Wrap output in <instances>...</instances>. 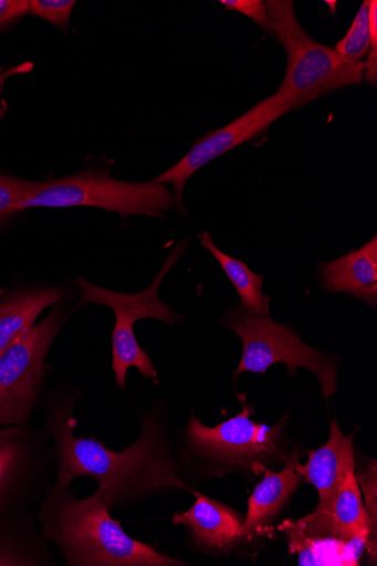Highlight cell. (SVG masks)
<instances>
[{"instance_id": "6da1fadb", "label": "cell", "mask_w": 377, "mask_h": 566, "mask_svg": "<svg viewBox=\"0 0 377 566\" xmlns=\"http://www.w3.org/2000/svg\"><path fill=\"white\" fill-rule=\"evenodd\" d=\"M78 399V392H62L45 407L43 428L55 454L53 484L71 485L77 479H92L97 484L92 495L112 509L174 490L193 493L190 475L170 443L164 413L153 410L145 415L137 441L124 451H115L93 436H76L74 411Z\"/></svg>"}, {"instance_id": "7a4b0ae2", "label": "cell", "mask_w": 377, "mask_h": 566, "mask_svg": "<svg viewBox=\"0 0 377 566\" xmlns=\"http://www.w3.org/2000/svg\"><path fill=\"white\" fill-rule=\"evenodd\" d=\"M112 511L93 495L78 499L72 484H53L42 495L36 521L67 566L188 565L129 536Z\"/></svg>"}, {"instance_id": "3957f363", "label": "cell", "mask_w": 377, "mask_h": 566, "mask_svg": "<svg viewBox=\"0 0 377 566\" xmlns=\"http://www.w3.org/2000/svg\"><path fill=\"white\" fill-rule=\"evenodd\" d=\"M240 398L243 409L238 417L209 428L191 415L178 434L177 455L190 476L219 475L227 467L259 474L265 462L282 455L289 413L275 427L259 424L250 419L254 408L245 402V395Z\"/></svg>"}, {"instance_id": "277c9868", "label": "cell", "mask_w": 377, "mask_h": 566, "mask_svg": "<svg viewBox=\"0 0 377 566\" xmlns=\"http://www.w3.org/2000/svg\"><path fill=\"white\" fill-rule=\"evenodd\" d=\"M274 36L287 54V70L279 92L295 109L332 91L358 84L364 78V62L342 57L333 48L315 41L301 25L292 0L265 3Z\"/></svg>"}, {"instance_id": "5b68a950", "label": "cell", "mask_w": 377, "mask_h": 566, "mask_svg": "<svg viewBox=\"0 0 377 566\" xmlns=\"http://www.w3.org/2000/svg\"><path fill=\"white\" fill-rule=\"evenodd\" d=\"M221 323L243 343L233 382L243 373L264 375L269 368L284 364L289 376L296 375L300 368L315 375L326 399L337 392L336 357L304 344L289 326L276 324L272 316L252 315L241 304L227 312Z\"/></svg>"}, {"instance_id": "8992f818", "label": "cell", "mask_w": 377, "mask_h": 566, "mask_svg": "<svg viewBox=\"0 0 377 566\" xmlns=\"http://www.w3.org/2000/svg\"><path fill=\"white\" fill-rule=\"evenodd\" d=\"M185 249L184 243L179 244L153 283L140 293L125 294L107 291L88 283L83 277L76 281L84 302L109 306L116 315V325L113 332V370L117 387L121 389H127V373L130 368H136L143 378L158 384L157 371L149 355L139 346L134 333V325L143 319H155L169 325L182 322L181 315L160 301L158 287L174 269Z\"/></svg>"}, {"instance_id": "52a82bcc", "label": "cell", "mask_w": 377, "mask_h": 566, "mask_svg": "<svg viewBox=\"0 0 377 566\" xmlns=\"http://www.w3.org/2000/svg\"><path fill=\"white\" fill-rule=\"evenodd\" d=\"M174 205L175 197L166 185L125 182L111 176L82 172L52 182H35L29 197L19 206V212L31 208L92 206L123 217L165 218L164 212Z\"/></svg>"}, {"instance_id": "ba28073f", "label": "cell", "mask_w": 377, "mask_h": 566, "mask_svg": "<svg viewBox=\"0 0 377 566\" xmlns=\"http://www.w3.org/2000/svg\"><path fill=\"white\" fill-rule=\"evenodd\" d=\"M66 321L55 308L0 353V426H30L45 382L49 350Z\"/></svg>"}, {"instance_id": "9c48e42d", "label": "cell", "mask_w": 377, "mask_h": 566, "mask_svg": "<svg viewBox=\"0 0 377 566\" xmlns=\"http://www.w3.org/2000/svg\"><path fill=\"white\" fill-rule=\"evenodd\" d=\"M53 473L55 454L44 428L0 426V513L30 509Z\"/></svg>"}, {"instance_id": "30bf717a", "label": "cell", "mask_w": 377, "mask_h": 566, "mask_svg": "<svg viewBox=\"0 0 377 566\" xmlns=\"http://www.w3.org/2000/svg\"><path fill=\"white\" fill-rule=\"evenodd\" d=\"M295 111L293 103L280 92L269 96L226 127L208 133L197 140L187 156L175 167L153 181L174 185L175 201L184 208V189L187 181L202 167L224 156L231 149L253 139L286 114Z\"/></svg>"}, {"instance_id": "8fae6325", "label": "cell", "mask_w": 377, "mask_h": 566, "mask_svg": "<svg viewBox=\"0 0 377 566\" xmlns=\"http://www.w3.org/2000/svg\"><path fill=\"white\" fill-rule=\"evenodd\" d=\"M292 554H297L299 565L356 566L366 549L367 541L349 539L332 525L327 514L315 509L297 522L282 526Z\"/></svg>"}, {"instance_id": "7c38bea8", "label": "cell", "mask_w": 377, "mask_h": 566, "mask_svg": "<svg viewBox=\"0 0 377 566\" xmlns=\"http://www.w3.org/2000/svg\"><path fill=\"white\" fill-rule=\"evenodd\" d=\"M192 494L196 496L193 505L176 513L174 524L187 530L189 541L199 551H230L240 541L239 531L243 523L238 512L199 492Z\"/></svg>"}, {"instance_id": "4fadbf2b", "label": "cell", "mask_w": 377, "mask_h": 566, "mask_svg": "<svg viewBox=\"0 0 377 566\" xmlns=\"http://www.w3.org/2000/svg\"><path fill=\"white\" fill-rule=\"evenodd\" d=\"M316 276L327 293L348 294L370 307L377 305V238L333 262L317 265Z\"/></svg>"}, {"instance_id": "5bb4252c", "label": "cell", "mask_w": 377, "mask_h": 566, "mask_svg": "<svg viewBox=\"0 0 377 566\" xmlns=\"http://www.w3.org/2000/svg\"><path fill=\"white\" fill-rule=\"evenodd\" d=\"M349 469H356L354 436L345 437L337 421H332L328 442L308 451L307 464L302 465L299 460L295 464V472L316 489L320 497L316 509L321 510L331 505L343 476Z\"/></svg>"}, {"instance_id": "9a60e30c", "label": "cell", "mask_w": 377, "mask_h": 566, "mask_svg": "<svg viewBox=\"0 0 377 566\" xmlns=\"http://www.w3.org/2000/svg\"><path fill=\"white\" fill-rule=\"evenodd\" d=\"M299 455V452L295 451L287 457L282 472H272L264 467L260 468L259 473L263 472L264 478L249 499L245 521L239 531L240 539L251 541L261 535L303 484V478L295 472Z\"/></svg>"}, {"instance_id": "2e32d148", "label": "cell", "mask_w": 377, "mask_h": 566, "mask_svg": "<svg viewBox=\"0 0 377 566\" xmlns=\"http://www.w3.org/2000/svg\"><path fill=\"white\" fill-rule=\"evenodd\" d=\"M50 545L30 509L0 513V566H55Z\"/></svg>"}, {"instance_id": "e0dca14e", "label": "cell", "mask_w": 377, "mask_h": 566, "mask_svg": "<svg viewBox=\"0 0 377 566\" xmlns=\"http://www.w3.org/2000/svg\"><path fill=\"white\" fill-rule=\"evenodd\" d=\"M63 296L60 290L42 289L0 301V353L28 333L40 314Z\"/></svg>"}, {"instance_id": "ac0fdd59", "label": "cell", "mask_w": 377, "mask_h": 566, "mask_svg": "<svg viewBox=\"0 0 377 566\" xmlns=\"http://www.w3.org/2000/svg\"><path fill=\"white\" fill-rule=\"evenodd\" d=\"M321 511L327 514L339 534L349 539H365L368 543L371 530L356 480V469H349L345 473L331 505Z\"/></svg>"}, {"instance_id": "d6986e66", "label": "cell", "mask_w": 377, "mask_h": 566, "mask_svg": "<svg viewBox=\"0 0 377 566\" xmlns=\"http://www.w3.org/2000/svg\"><path fill=\"white\" fill-rule=\"evenodd\" d=\"M200 242L223 269L240 295V304L245 311L255 316H271V307H269L271 297L263 293L264 277L253 273L245 263L220 250L214 245L209 233L200 234Z\"/></svg>"}, {"instance_id": "ffe728a7", "label": "cell", "mask_w": 377, "mask_h": 566, "mask_svg": "<svg viewBox=\"0 0 377 566\" xmlns=\"http://www.w3.org/2000/svg\"><path fill=\"white\" fill-rule=\"evenodd\" d=\"M370 0L363 3L358 13L343 40H341L335 50L337 53L352 62L360 63L370 49V35L368 25V14Z\"/></svg>"}, {"instance_id": "44dd1931", "label": "cell", "mask_w": 377, "mask_h": 566, "mask_svg": "<svg viewBox=\"0 0 377 566\" xmlns=\"http://www.w3.org/2000/svg\"><path fill=\"white\" fill-rule=\"evenodd\" d=\"M356 480L364 495L365 510L370 523V537L366 546L371 564L376 565L377 553V465L376 460L371 461L366 469L358 471Z\"/></svg>"}, {"instance_id": "7402d4cb", "label": "cell", "mask_w": 377, "mask_h": 566, "mask_svg": "<svg viewBox=\"0 0 377 566\" xmlns=\"http://www.w3.org/2000/svg\"><path fill=\"white\" fill-rule=\"evenodd\" d=\"M34 184L0 175V220L19 212V206L29 197Z\"/></svg>"}, {"instance_id": "603a6c76", "label": "cell", "mask_w": 377, "mask_h": 566, "mask_svg": "<svg viewBox=\"0 0 377 566\" xmlns=\"http://www.w3.org/2000/svg\"><path fill=\"white\" fill-rule=\"evenodd\" d=\"M75 4L74 0H31L30 12L52 24L64 27L69 24Z\"/></svg>"}, {"instance_id": "cb8c5ba5", "label": "cell", "mask_w": 377, "mask_h": 566, "mask_svg": "<svg viewBox=\"0 0 377 566\" xmlns=\"http://www.w3.org/2000/svg\"><path fill=\"white\" fill-rule=\"evenodd\" d=\"M220 4L230 11L238 12L251 19L265 32L274 35L271 17L268 8L261 0H221Z\"/></svg>"}, {"instance_id": "d4e9b609", "label": "cell", "mask_w": 377, "mask_h": 566, "mask_svg": "<svg viewBox=\"0 0 377 566\" xmlns=\"http://www.w3.org/2000/svg\"><path fill=\"white\" fill-rule=\"evenodd\" d=\"M30 12L28 0H0V27Z\"/></svg>"}, {"instance_id": "484cf974", "label": "cell", "mask_w": 377, "mask_h": 566, "mask_svg": "<svg viewBox=\"0 0 377 566\" xmlns=\"http://www.w3.org/2000/svg\"><path fill=\"white\" fill-rule=\"evenodd\" d=\"M368 25H369V35H370V50H377V2H376V0H370Z\"/></svg>"}]
</instances>
